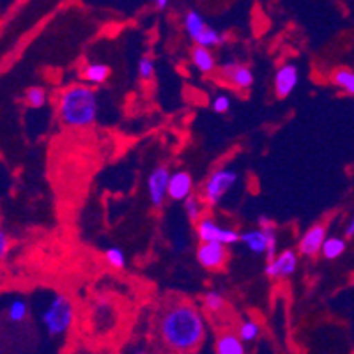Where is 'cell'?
Returning <instances> with one entry per match:
<instances>
[{
	"mask_svg": "<svg viewBox=\"0 0 354 354\" xmlns=\"http://www.w3.org/2000/svg\"><path fill=\"white\" fill-rule=\"evenodd\" d=\"M110 77V68L106 64H88L87 68L84 69V80L88 82L93 85H101L105 84Z\"/></svg>",
	"mask_w": 354,
	"mask_h": 354,
	"instance_id": "e0dca14e",
	"label": "cell"
},
{
	"mask_svg": "<svg viewBox=\"0 0 354 354\" xmlns=\"http://www.w3.org/2000/svg\"><path fill=\"white\" fill-rule=\"evenodd\" d=\"M346 239L338 238V236H331V238H326V241L322 245L321 254L322 257L328 259V261H335V259H338L344 252H346Z\"/></svg>",
	"mask_w": 354,
	"mask_h": 354,
	"instance_id": "ac0fdd59",
	"label": "cell"
},
{
	"mask_svg": "<svg viewBox=\"0 0 354 354\" xmlns=\"http://www.w3.org/2000/svg\"><path fill=\"white\" fill-rule=\"evenodd\" d=\"M154 69H156V64H154L153 59L151 57H142L140 62H138V75H140V78H144V80L153 78Z\"/></svg>",
	"mask_w": 354,
	"mask_h": 354,
	"instance_id": "4316f807",
	"label": "cell"
},
{
	"mask_svg": "<svg viewBox=\"0 0 354 354\" xmlns=\"http://www.w3.org/2000/svg\"><path fill=\"white\" fill-rule=\"evenodd\" d=\"M28 315V303L25 299H12L8 305V317L11 322H24Z\"/></svg>",
	"mask_w": 354,
	"mask_h": 354,
	"instance_id": "7402d4cb",
	"label": "cell"
},
{
	"mask_svg": "<svg viewBox=\"0 0 354 354\" xmlns=\"http://www.w3.org/2000/svg\"><path fill=\"white\" fill-rule=\"evenodd\" d=\"M39 322L52 338L66 337L75 322V306L71 299L61 292H53L50 301L41 310Z\"/></svg>",
	"mask_w": 354,
	"mask_h": 354,
	"instance_id": "3957f363",
	"label": "cell"
},
{
	"mask_svg": "<svg viewBox=\"0 0 354 354\" xmlns=\"http://www.w3.org/2000/svg\"><path fill=\"white\" fill-rule=\"evenodd\" d=\"M298 270V252L296 250H283L273 261L266 264L264 273L270 278H289Z\"/></svg>",
	"mask_w": 354,
	"mask_h": 354,
	"instance_id": "9c48e42d",
	"label": "cell"
},
{
	"mask_svg": "<svg viewBox=\"0 0 354 354\" xmlns=\"http://www.w3.org/2000/svg\"><path fill=\"white\" fill-rule=\"evenodd\" d=\"M346 234H347V238H354V216L351 218L349 223H347Z\"/></svg>",
	"mask_w": 354,
	"mask_h": 354,
	"instance_id": "f546056e",
	"label": "cell"
},
{
	"mask_svg": "<svg viewBox=\"0 0 354 354\" xmlns=\"http://www.w3.org/2000/svg\"><path fill=\"white\" fill-rule=\"evenodd\" d=\"M220 78L236 88H250L254 85V73L246 66L238 64V62H225L220 66Z\"/></svg>",
	"mask_w": 354,
	"mask_h": 354,
	"instance_id": "30bf717a",
	"label": "cell"
},
{
	"mask_svg": "<svg viewBox=\"0 0 354 354\" xmlns=\"http://www.w3.org/2000/svg\"><path fill=\"white\" fill-rule=\"evenodd\" d=\"M195 229H197V236L201 239V243H211L216 241L221 245L230 246L236 245L241 238V234L236 229H229V227L218 225L216 220L211 216H204L201 221L195 223Z\"/></svg>",
	"mask_w": 354,
	"mask_h": 354,
	"instance_id": "8992f818",
	"label": "cell"
},
{
	"mask_svg": "<svg viewBox=\"0 0 354 354\" xmlns=\"http://www.w3.org/2000/svg\"><path fill=\"white\" fill-rule=\"evenodd\" d=\"M204 202L197 195H192V197H188L185 201V213L188 216V220L194 221V223H197V221H201L204 218Z\"/></svg>",
	"mask_w": 354,
	"mask_h": 354,
	"instance_id": "44dd1931",
	"label": "cell"
},
{
	"mask_svg": "<svg viewBox=\"0 0 354 354\" xmlns=\"http://www.w3.org/2000/svg\"><path fill=\"white\" fill-rule=\"evenodd\" d=\"M227 257H229L227 246L221 245V243H201L197 248V261L204 270H221L225 266Z\"/></svg>",
	"mask_w": 354,
	"mask_h": 354,
	"instance_id": "ba28073f",
	"label": "cell"
},
{
	"mask_svg": "<svg viewBox=\"0 0 354 354\" xmlns=\"http://www.w3.org/2000/svg\"><path fill=\"white\" fill-rule=\"evenodd\" d=\"M298 84L299 69L296 64H283L277 69V73H274V94H277V97H280V100L290 96L294 88L298 87Z\"/></svg>",
	"mask_w": 354,
	"mask_h": 354,
	"instance_id": "8fae6325",
	"label": "cell"
},
{
	"mask_svg": "<svg viewBox=\"0 0 354 354\" xmlns=\"http://www.w3.org/2000/svg\"><path fill=\"white\" fill-rule=\"evenodd\" d=\"M100 101L93 87L84 84L69 85L57 100V113L69 128H88L97 121Z\"/></svg>",
	"mask_w": 354,
	"mask_h": 354,
	"instance_id": "7a4b0ae2",
	"label": "cell"
},
{
	"mask_svg": "<svg viewBox=\"0 0 354 354\" xmlns=\"http://www.w3.org/2000/svg\"><path fill=\"white\" fill-rule=\"evenodd\" d=\"M221 43H223V36L218 32L216 28L209 27V25H207V27L204 28V32L195 39V44H197V46H204V48H209V50L216 48V46H220Z\"/></svg>",
	"mask_w": 354,
	"mask_h": 354,
	"instance_id": "ffe728a7",
	"label": "cell"
},
{
	"mask_svg": "<svg viewBox=\"0 0 354 354\" xmlns=\"http://www.w3.org/2000/svg\"><path fill=\"white\" fill-rule=\"evenodd\" d=\"M331 82L346 94L354 96V71L349 68H338L331 73Z\"/></svg>",
	"mask_w": 354,
	"mask_h": 354,
	"instance_id": "2e32d148",
	"label": "cell"
},
{
	"mask_svg": "<svg viewBox=\"0 0 354 354\" xmlns=\"http://www.w3.org/2000/svg\"><path fill=\"white\" fill-rule=\"evenodd\" d=\"M105 259L109 262V266L115 268V270H122L126 266V255L121 248H117V246H112L105 252Z\"/></svg>",
	"mask_w": 354,
	"mask_h": 354,
	"instance_id": "484cf974",
	"label": "cell"
},
{
	"mask_svg": "<svg viewBox=\"0 0 354 354\" xmlns=\"http://www.w3.org/2000/svg\"><path fill=\"white\" fill-rule=\"evenodd\" d=\"M205 27H207V25H205V20L198 15L197 11H189L188 15H186L185 30L189 36V39H194V41L197 39V37L204 32Z\"/></svg>",
	"mask_w": 354,
	"mask_h": 354,
	"instance_id": "d6986e66",
	"label": "cell"
},
{
	"mask_svg": "<svg viewBox=\"0 0 354 354\" xmlns=\"http://www.w3.org/2000/svg\"><path fill=\"white\" fill-rule=\"evenodd\" d=\"M194 195V177L185 170H177L170 174L169 181V198L176 202H185Z\"/></svg>",
	"mask_w": 354,
	"mask_h": 354,
	"instance_id": "4fadbf2b",
	"label": "cell"
},
{
	"mask_svg": "<svg viewBox=\"0 0 354 354\" xmlns=\"http://www.w3.org/2000/svg\"><path fill=\"white\" fill-rule=\"evenodd\" d=\"M239 241L248 252L255 255H266L268 262L278 255V238L274 232V223L270 218H259V229L246 230L241 234Z\"/></svg>",
	"mask_w": 354,
	"mask_h": 354,
	"instance_id": "277c9868",
	"label": "cell"
},
{
	"mask_svg": "<svg viewBox=\"0 0 354 354\" xmlns=\"http://www.w3.org/2000/svg\"><path fill=\"white\" fill-rule=\"evenodd\" d=\"M230 105H232V101H230L227 94H218L213 100V103H211V109L216 113H227L230 110Z\"/></svg>",
	"mask_w": 354,
	"mask_h": 354,
	"instance_id": "83f0119b",
	"label": "cell"
},
{
	"mask_svg": "<svg viewBox=\"0 0 354 354\" xmlns=\"http://www.w3.org/2000/svg\"><path fill=\"white\" fill-rule=\"evenodd\" d=\"M9 246H11V239H9V234L6 232L4 227L0 225V264L4 262L6 257H8Z\"/></svg>",
	"mask_w": 354,
	"mask_h": 354,
	"instance_id": "f1b7e54d",
	"label": "cell"
},
{
	"mask_svg": "<svg viewBox=\"0 0 354 354\" xmlns=\"http://www.w3.org/2000/svg\"><path fill=\"white\" fill-rule=\"evenodd\" d=\"M239 174L238 170H234L232 167H221V169L214 170L207 181L204 183L202 188V198L209 205H218L221 198L229 194L232 186L238 183Z\"/></svg>",
	"mask_w": 354,
	"mask_h": 354,
	"instance_id": "5b68a950",
	"label": "cell"
},
{
	"mask_svg": "<svg viewBox=\"0 0 354 354\" xmlns=\"http://www.w3.org/2000/svg\"><path fill=\"white\" fill-rule=\"evenodd\" d=\"M214 353L216 354H246L245 342H243L236 331H223L218 335L214 342Z\"/></svg>",
	"mask_w": 354,
	"mask_h": 354,
	"instance_id": "5bb4252c",
	"label": "cell"
},
{
	"mask_svg": "<svg viewBox=\"0 0 354 354\" xmlns=\"http://www.w3.org/2000/svg\"><path fill=\"white\" fill-rule=\"evenodd\" d=\"M192 64L195 66L197 71H201L202 75H209L216 69V59H214L213 52L209 48H204V46H197L192 50Z\"/></svg>",
	"mask_w": 354,
	"mask_h": 354,
	"instance_id": "9a60e30c",
	"label": "cell"
},
{
	"mask_svg": "<svg viewBox=\"0 0 354 354\" xmlns=\"http://www.w3.org/2000/svg\"><path fill=\"white\" fill-rule=\"evenodd\" d=\"M328 230L324 225H314L310 227L305 234H303L301 238H299L298 243V252L305 257H315L317 254H321L322 245L326 241Z\"/></svg>",
	"mask_w": 354,
	"mask_h": 354,
	"instance_id": "7c38bea8",
	"label": "cell"
},
{
	"mask_svg": "<svg viewBox=\"0 0 354 354\" xmlns=\"http://www.w3.org/2000/svg\"><path fill=\"white\" fill-rule=\"evenodd\" d=\"M46 91L43 87H30L27 88V93H25V103H27L30 109H43L46 105Z\"/></svg>",
	"mask_w": 354,
	"mask_h": 354,
	"instance_id": "603a6c76",
	"label": "cell"
},
{
	"mask_svg": "<svg viewBox=\"0 0 354 354\" xmlns=\"http://www.w3.org/2000/svg\"><path fill=\"white\" fill-rule=\"evenodd\" d=\"M204 306L209 310L211 314H218L223 310L225 306V298H223V294L216 292V290H209V292L204 296Z\"/></svg>",
	"mask_w": 354,
	"mask_h": 354,
	"instance_id": "d4e9b609",
	"label": "cell"
},
{
	"mask_svg": "<svg viewBox=\"0 0 354 354\" xmlns=\"http://www.w3.org/2000/svg\"><path fill=\"white\" fill-rule=\"evenodd\" d=\"M238 335L243 342H254V340H257L259 335H261V326L255 321H252V319H246V321H243L239 324Z\"/></svg>",
	"mask_w": 354,
	"mask_h": 354,
	"instance_id": "cb8c5ba5",
	"label": "cell"
},
{
	"mask_svg": "<svg viewBox=\"0 0 354 354\" xmlns=\"http://www.w3.org/2000/svg\"><path fill=\"white\" fill-rule=\"evenodd\" d=\"M161 340L172 353L189 354L198 351L205 338V324L197 306L176 303L160 319Z\"/></svg>",
	"mask_w": 354,
	"mask_h": 354,
	"instance_id": "6da1fadb",
	"label": "cell"
},
{
	"mask_svg": "<svg viewBox=\"0 0 354 354\" xmlns=\"http://www.w3.org/2000/svg\"><path fill=\"white\" fill-rule=\"evenodd\" d=\"M170 170L165 165H160L147 177V197L154 207H161L165 198L169 197Z\"/></svg>",
	"mask_w": 354,
	"mask_h": 354,
	"instance_id": "52a82bcc",
	"label": "cell"
},
{
	"mask_svg": "<svg viewBox=\"0 0 354 354\" xmlns=\"http://www.w3.org/2000/svg\"><path fill=\"white\" fill-rule=\"evenodd\" d=\"M169 2H170V0H156V6L160 9H165L167 6H169Z\"/></svg>",
	"mask_w": 354,
	"mask_h": 354,
	"instance_id": "4dcf8cb0",
	"label": "cell"
}]
</instances>
